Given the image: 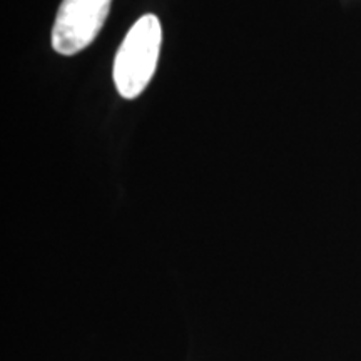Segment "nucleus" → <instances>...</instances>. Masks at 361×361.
<instances>
[{"label": "nucleus", "mask_w": 361, "mask_h": 361, "mask_svg": "<svg viewBox=\"0 0 361 361\" xmlns=\"http://www.w3.org/2000/svg\"><path fill=\"white\" fill-rule=\"evenodd\" d=\"M161 44V22L154 13H146L135 20L114 59L112 74L121 97L130 101L144 92L156 72Z\"/></svg>", "instance_id": "nucleus-1"}, {"label": "nucleus", "mask_w": 361, "mask_h": 361, "mask_svg": "<svg viewBox=\"0 0 361 361\" xmlns=\"http://www.w3.org/2000/svg\"><path fill=\"white\" fill-rule=\"evenodd\" d=\"M112 0H62L52 27V47L74 56L94 42L111 12Z\"/></svg>", "instance_id": "nucleus-2"}]
</instances>
